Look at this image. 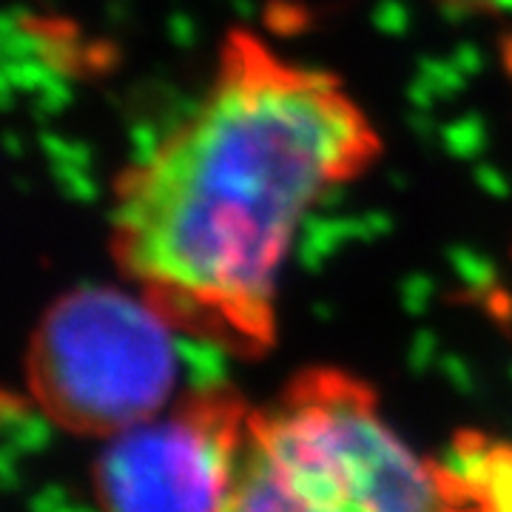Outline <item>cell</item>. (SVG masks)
Masks as SVG:
<instances>
[{"instance_id": "cell-1", "label": "cell", "mask_w": 512, "mask_h": 512, "mask_svg": "<svg viewBox=\"0 0 512 512\" xmlns=\"http://www.w3.org/2000/svg\"><path fill=\"white\" fill-rule=\"evenodd\" d=\"M379 151L336 77L234 32L200 106L114 185V259L177 333L259 356L299 222Z\"/></svg>"}, {"instance_id": "cell-2", "label": "cell", "mask_w": 512, "mask_h": 512, "mask_svg": "<svg viewBox=\"0 0 512 512\" xmlns=\"http://www.w3.org/2000/svg\"><path fill=\"white\" fill-rule=\"evenodd\" d=\"M225 512H447L436 461L410 450L362 379L316 367L248 416Z\"/></svg>"}, {"instance_id": "cell-3", "label": "cell", "mask_w": 512, "mask_h": 512, "mask_svg": "<svg viewBox=\"0 0 512 512\" xmlns=\"http://www.w3.org/2000/svg\"><path fill=\"white\" fill-rule=\"evenodd\" d=\"M174 333L140 293H63L29 339V396L63 430L111 439L174 402Z\"/></svg>"}, {"instance_id": "cell-4", "label": "cell", "mask_w": 512, "mask_h": 512, "mask_svg": "<svg viewBox=\"0 0 512 512\" xmlns=\"http://www.w3.org/2000/svg\"><path fill=\"white\" fill-rule=\"evenodd\" d=\"M251 404L200 387L106 439L92 467L103 512H225Z\"/></svg>"}, {"instance_id": "cell-5", "label": "cell", "mask_w": 512, "mask_h": 512, "mask_svg": "<svg viewBox=\"0 0 512 512\" xmlns=\"http://www.w3.org/2000/svg\"><path fill=\"white\" fill-rule=\"evenodd\" d=\"M436 473L447 512H512V441L461 433Z\"/></svg>"}, {"instance_id": "cell-6", "label": "cell", "mask_w": 512, "mask_h": 512, "mask_svg": "<svg viewBox=\"0 0 512 512\" xmlns=\"http://www.w3.org/2000/svg\"><path fill=\"white\" fill-rule=\"evenodd\" d=\"M456 9H470V12H501L512 9V0H444Z\"/></svg>"}, {"instance_id": "cell-7", "label": "cell", "mask_w": 512, "mask_h": 512, "mask_svg": "<svg viewBox=\"0 0 512 512\" xmlns=\"http://www.w3.org/2000/svg\"><path fill=\"white\" fill-rule=\"evenodd\" d=\"M504 63H507V72L512 77V37L507 40V46H504Z\"/></svg>"}]
</instances>
